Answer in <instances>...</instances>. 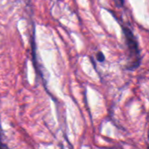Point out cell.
<instances>
[{"label":"cell","mask_w":149,"mask_h":149,"mask_svg":"<svg viewBox=\"0 0 149 149\" xmlns=\"http://www.w3.org/2000/svg\"><path fill=\"white\" fill-rule=\"evenodd\" d=\"M97 60H98L99 62H103V61H105V55H104L101 52H100L97 53Z\"/></svg>","instance_id":"cell-3"},{"label":"cell","mask_w":149,"mask_h":149,"mask_svg":"<svg viewBox=\"0 0 149 149\" xmlns=\"http://www.w3.org/2000/svg\"><path fill=\"white\" fill-rule=\"evenodd\" d=\"M122 30H123V33H124L127 45L128 52H129L130 62L128 64L127 69L134 71L137 69L141 63V56L138 41L135 36L134 35L133 31H131V29L126 26H122Z\"/></svg>","instance_id":"cell-1"},{"label":"cell","mask_w":149,"mask_h":149,"mask_svg":"<svg viewBox=\"0 0 149 149\" xmlns=\"http://www.w3.org/2000/svg\"><path fill=\"white\" fill-rule=\"evenodd\" d=\"M113 1L114 4H115L117 7H119V8L123 7L124 3H125V0H113Z\"/></svg>","instance_id":"cell-2"}]
</instances>
